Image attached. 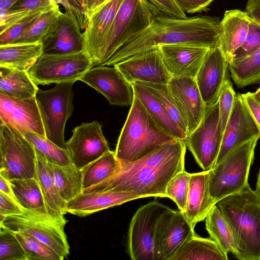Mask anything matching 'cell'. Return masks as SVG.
<instances>
[{"label":"cell","instance_id":"cell-48","mask_svg":"<svg viewBox=\"0 0 260 260\" xmlns=\"http://www.w3.org/2000/svg\"><path fill=\"white\" fill-rule=\"evenodd\" d=\"M32 11L0 9V34Z\"/></svg>","mask_w":260,"mask_h":260},{"label":"cell","instance_id":"cell-15","mask_svg":"<svg viewBox=\"0 0 260 260\" xmlns=\"http://www.w3.org/2000/svg\"><path fill=\"white\" fill-rule=\"evenodd\" d=\"M260 138V127L244 102L241 94H236L234 106L223 131L220 149L213 166L245 143Z\"/></svg>","mask_w":260,"mask_h":260},{"label":"cell","instance_id":"cell-37","mask_svg":"<svg viewBox=\"0 0 260 260\" xmlns=\"http://www.w3.org/2000/svg\"><path fill=\"white\" fill-rule=\"evenodd\" d=\"M58 4L43 13L31 26L11 44L42 42L56 26L61 13Z\"/></svg>","mask_w":260,"mask_h":260},{"label":"cell","instance_id":"cell-51","mask_svg":"<svg viewBox=\"0 0 260 260\" xmlns=\"http://www.w3.org/2000/svg\"><path fill=\"white\" fill-rule=\"evenodd\" d=\"M214 0H176L181 9L189 14L199 13L207 10Z\"/></svg>","mask_w":260,"mask_h":260},{"label":"cell","instance_id":"cell-57","mask_svg":"<svg viewBox=\"0 0 260 260\" xmlns=\"http://www.w3.org/2000/svg\"><path fill=\"white\" fill-rule=\"evenodd\" d=\"M92 1L93 0H85V6L86 13V16H87L88 21H89L88 12H89V10L90 6L91 5Z\"/></svg>","mask_w":260,"mask_h":260},{"label":"cell","instance_id":"cell-4","mask_svg":"<svg viewBox=\"0 0 260 260\" xmlns=\"http://www.w3.org/2000/svg\"><path fill=\"white\" fill-rule=\"evenodd\" d=\"M176 140L156 122L135 94L114 152L120 163L133 162Z\"/></svg>","mask_w":260,"mask_h":260},{"label":"cell","instance_id":"cell-24","mask_svg":"<svg viewBox=\"0 0 260 260\" xmlns=\"http://www.w3.org/2000/svg\"><path fill=\"white\" fill-rule=\"evenodd\" d=\"M250 18L246 12L235 9L225 12L220 22L218 44L229 63L246 37Z\"/></svg>","mask_w":260,"mask_h":260},{"label":"cell","instance_id":"cell-1","mask_svg":"<svg viewBox=\"0 0 260 260\" xmlns=\"http://www.w3.org/2000/svg\"><path fill=\"white\" fill-rule=\"evenodd\" d=\"M186 148L184 142L179 139L164 144L137 160L120 163V168L112 177L82 193L119 191L143 198H167L169 182L185 170Z\"/></svg>","mask_w":260,"mask_h":260},{"label":"cell","instance_id":"cell-55","mask_svg":"<svg viewBox=\"0 0 260 260\" xmlns=\"http://www.w3.org/2000/svg\"><path fill=\"white\" fill-rule=\"evenodd\" d=\"M110 0H93L88 12L89 21L91 16Z\"/></svg>","mask_w":260,"mask_h":260},{"label":"cell","instance_id":"cell-6","mask_svg":"<svg viewBox=\"0 0 260 260\" xmlns=\"http://www.w3.org/2000/svg\"><path fill=\"white\" fill-rule=\"evenodd\" d=\"M67 222L64 216L24 209L22 214L5 217L0 224L13 232H24L34 236L52 248L63 259L70 254L64 232Z\"/></svg>","mask_w":260,"mask_h":260},{"label":"cell","instance_id":"cell-44","mask_svg":"<svg viewBox=\"0 0 260 260\" xmlns=\"http://www.w3.org/2000/svg\"><path fill=\"white\" fill-rule=\"evenodd\" d=\"M236 93L228 76L222 85L219 99V126L223 132L233 109Z\"/></svg>","mask_w":260,"mask_h":260},{"label":"cell","instance_id":"cell-56","mask_svg":"<svg viewBox=\"0 0 260 260\" xmlns=\"http://www.w3.org/2000/svg\"><path fill=\"white\" fill-rule=\"evenodd\" d=\"M18 0H0V9H10Z\"/></svg>","mask_w":260,"mask_h":260},{"label":"cell","instance_id":"cell-33","mask_svg":"<svg viewBox=\"0 0 260 260\" xmlns=\"http://www.w3.org/2000/svg\"><path fill=\"white\" fill-rule=\"evenodd\" d=\"M205 220L206 230L220 247L228 253H232L236 257L239 254V247L234 232L216 204L211 209Z\"/></svg>","mask_w":260,"mask_h":260},{"label":"cell","instance_id":"cell-31","mask_svg":"<svg viewBox=\"0 0 260 260\" xmlns=\"http://www.w3.org/2000/svg\"><path fill=\"white\" fill-rule=\"evenodd\" d=\"M45 159L47 170L60 196L64 201L68 202L82 193L81 170L73 164L61 166Z\"/></svg>","mask_w":260,"mask_h":260},{"label":"cell","instance_id":"cell-52","mask_svg":"<svg viewBox=\"0 0 260 260\" xmlns=\"http://www.w3.org/2000/svg\"><path fill=\"white\" fill-rule=\"evenodd\" d=\"M242 98L255 122L260 127V102L254 93L241 94Z\"/></svg>","mask_w":260,"mask_h":260},{"label":"cell","instance_id":"cell-42","mask_svg":"<svg viewBox=\"0 0 260 260\" xmlns=\"http://www.w3.org/2000/svg\"><path fill=\"white\" fill-rule=\"evenodd\" d=\"M0 259L26 260L15 233L0 224Z\"/></svg>","mask_w":260,"mask_h":260},{"label":"cell","instance_id":"cell-54","mask_svg":"<svg viewBox=\"0 0 260 260\" xmlns=\"http://www.w3.org/2000/svg\"><path fill=\"white\" fill-rule=\"evenodd\" d=\"M0 192L15 200L12 189L9 182L4 177L0 175Z\"/></svg>","mask_w":260,"mask_h":260},{"label":"cell","instance_id":"cell-35","mask_svg":"<svg viewBox=\"0 0 260 260\" xmlns=\"http://www.w3.org/2000/svg\"><path fill=\"white\" fill-rule=\"evenodd\" d=\"M120 162L114 151H109L84 167L82 173V190L97 185L115 174Z\"/></svg>","mask_w":260,"mask_h":260},{"label":"cell","instance_id":"cell-3","mask_svg":"<svg viewBox=\"0 0 260 260\" xmlns=\"http://www.w3.org/2000/svg\"><path fill=\"white\" fill-rule=\"evenodd\" d=\"M216 205L235 235L239 247L236 258L260 260V192L248 183Z\"/></svg>","mask_w":260,"mask_h":260},{"label":"cell","instance_id":"cell-43","mask_svg":"<svg viewBox=\"0 0 260 260\" xmlns=\"http://www.w3.org/2000/svg\"><path fill=\"white\" fill-rule=\"evenodd\" d=\"M51 8L41 9L31 12L23 18L1 34L0 45L12 43L22 35L43 13Z\"/></svg>","mask_w":260,"mask_h":260},{"label":"cell","instance_id":"cell-8","mask_svg":"<svg viewBox=\"0 0 260 260\" xmlns=\"http://www.w3.org/2000/svg\"><path fill=\"white\" fill-rule=\"evenodd\" d=\"M0 175L8 180L34 178L37 154L31 143L15 127L1 122Z\"/></svg>","mask_w":260,"mask_h":260},{"label":"cell","instance_id":"cell-60","mask_svg":"<svg viewBox=\"0 0 260 260\" xmlns=\"http://www.w3.org/2000/svg\"><path fill=\"white\" fill-rule=\"evenodd\" d=\"M254 94L255 96L256 97V98L260 102V87L255 92H254Z\"/></svg>","mask_w":260,"mask_h":260},{"label":"cell","instance_id":"cell-5","mask_svg":"<svg viewBox=\"0 0 260 260\" xmlns=\"http://www.w3.org/2000/svg\"><path fill=\"white\" fill-rule=\"evenodd\" d=\"M259 137L239 146L209 169L208 189L213 205L248 184V177Z\"/></svg>","mask_w":260,"mask_h":260},{"label":"cell","instance_id":"cell-58","mask_svg":"<svg viewBox=\"0 0 260 260\" xmlns=\"http://www.w3.org/2000/svg\"><path fill=\"white\" fill-rule=\"evenodd\" d=\"M255 189L260 192V169L257 175Z\"/></svg>","mask_w":260,"mask_h":260},{"label":"cell","instance_id":"cell-28","mask_svg":"<svg viewBox=\"0 0 260 260\" xmlns=\"http://www.w3.org/2000/svg\"><path fill=\"white\" fill-rule=\"evenodd\" d=\"M39 88L28 72L0 66V93L20 100L36 96Z\"/></svg>","mask_w":260,"mask_h":260},{"label":"cell","instance_id":"cell-25","mask_svg":"<svg viewBox=\"0 0 260 260\" xmlns=\"http://www.w3.org/2000/svg\"><path fill=\"white\" fill-rule=\"evenodd\" d=\"M143 198L126 192L103 191L80 193L67 203V213L83 217L102 210Z\"/></svg>","mask_w":260,"mask_h":260},{"label":"cell","instance_id":"cell-17","mask_svg":"<svg viewBox=\"0 0 260 260\" xmlns=\"http://www.w3.org/2000/svg\"><path fill=\"white\" fill-rule=\"evenodd\" d=\"M114 66L131 83L139 81L168 84L172 76L164 64L158 47Z\"/></svg>","mask_w":260,"mask_h":260},{"label":"cell","instance_id":"cell-50","mask_svg":"<svg viewBox=\"0 0 260 260\" xmlns=\"http://www.w3.org/2000/svg\"><path fill=\"white\" fill-rule=\"evenodd\" d=\"M56 4L54 0H18L10 9L32 11L51 8Z\"/></svg>","mask_w":260,"mask_h":260},{"label":"cell","instance_id":"cell-14","mask_svg":"<svg viewBox=\"0 0 260 260\" xmlns=\"http://www.w3.org/2000/svg\"><path fill=\"white\" fill-rule=\"evenodd\" d=\"M195 234L194 228L181 211L171 208L159 218L155 233V247L158 260H171L189 238Z\"/></svg>","mask_w":260,"mask_h":260},{"label":"cell","instance_id":"cell-45","mask_svg":"<svg viewBox=\"0 0 260 260\" xmlns=\"http://www.w3.org/2000/svg\"><path fill=\"white\" fill-rule=\"evenodd\" d=\"M259 47L260 25L250 18L245 40L242 46L234 53L233 59L246 57Z\"/></svg>","mask_w":260,"mask_h":260},{"label":"cell","instance_id":"cell-22","mask_svg":"<svg viewBox=\"0 0 260 260\" xmlns=\"http://www.w3.org/2000/svg\"><path fill=\"white\" fill-rule=\"evenodd\" d=\"M0 119L2 123L46 137L36 96L20 100L0 93Z\"/></svg>","mask_w":260,"mask_h":260},{"label":"cell","instance_id":"cell-16","mask_svg":"<svg viewBox=\"0 0 260 260\" xmlns=\"http://www.w3.org/2000/svg\"><path fill=\"white\" fill-rule=\"evenodd\" d=\"M91 68L80 79L104 95L112 105L131 106L135 93L133 86L114 66Z\"/></svg>","mask_w":260,"mask_h":260},{"label":"cell","instance_id":"cell-46","mask_svg":"<svg viewBox=\"0 0 260 260\" xmlns=\"http://www.w3.org/2000/svg\"><path fill=\"white\" fill-rule=\"evenodd\" d=\"M156 16L163 15L176 19L187 18L176 0H145Z\"/></svg>","mask_w":260,"mask_h":260},{"label":"cell","instance_id":"cell-39","mask_svg":"<svg viewBox=\"0 0 260 260\" xmlns=\"http://www.w3.org/2000/svg\"><path fill=\"white\" fill-rule=\"evenodd\" d=\"M137 82L147 88L157 98L171 118L180 129L188 135L186 123L180 112L168 84Z\"/></svg>","mask_w":260,"mask_h":260},{"label":"cell","instance_id":"cell-23","mask_svg":"<svg viewBox=\"0 0 260 260\" xmlns=\"http://www.w3.org/2000/svg\"><path fill=\"white\" fill-rule=\"evenodd\" d=\"M81 30L73 17L61 12L56 26L42 42L43 54H67L85 52Z\"/></svg>","mask_w":260,"mask_h":260},{"label":"cell","instance_id":"cell-12","mask_svg":"<svg viewBox=\"0 0 260 260\" xmlns=\"http://www.w3.org/2000/svg\"><path fill=\"white\" fill-rule=\"evenodd\" d=\"M219 118L218 102L206 107L200 124L183 141L204 171L213 167L219 152L223 132L219 126Z\"/></svg>","mask_w":260,"mask_h":260},{"label":"cell","instance_id":"cell-18","mask_svg":"<svg viewBox=\"0 0 260 260\" xmlns=\"http://www.w3.org/2000/svg\"><path fill=\"white\" fill-rule=\"evenodd\" d=\"M124 0H110L91 17L82 33L85 52L93 67L101 66L105 45L116 14Z\"/></svg>","mask_w":260,"mask_h":260},{"label":"cell","instance_id":"cell-19","mask_svg":"<svg viewBox=\"0 0 260 260\" xmlns=\"http://www.w3.org/2000/svg\"><path fill=\"white\" fill-rule=\"evenodd\" d=\"M228 66L217 43L209 49L195 78L206 107L218 102L222 85L228 76Z\"/></svg>","mask_w":260,"mask_h":260},{"label":"cell","instance_id":"cell-47","mask_svg":"<svg viewBox=\"0 0 260 260\" xmlns=\"http://www.w3.org/2000/svg\"><path fill=\"white\" fill-rule=\"evenodd\" d=\"M65 13L73 17L81 30L86 28L88 23L86 16L85 0H66Z\"/></svg>","mask_w":260,"mask_h":260},{"label":"cell","instance_id":"cell-53","mask_svg":"<svg viewBox=\"0 0 260 260\" xmlns=\"http://www.w3.org/2000/svg\"><path fill=\"white\" fill-rule=\"evenodd\" d=\"M245 12L251 19L260 25V0H248Z\"/></svg>","mask_w":260,"mask_h":260},{"label":"cell","instance_id":"cell-11","mask_svg":"<svg viewBox=\"0 0 260 260\" xmlns=\"http://www.w3.org/2000/svg\"><path fill=\"white\" fill-rule=\"evenodd\" d=\"M155 16L145 0H124L109 32L102 65L137 32L148 26Z\"/></svg>","mask_w":260,"mask_h":260},{"label":"cell","instance_id":"cell-26","mask_svg":"<svg viewBox=\"0 0 260 260\" xmlns=\"http://www.w3.org/2000/svg\"><path fill=\"white\" fill-rule=\"evenodd\" d=\"M209 170L190 175L186 207L183 213L193 228L205 220L214 206L209 193Z\"/></svg>","mask_w":260,"mask_h":260},{"label":"cell","instance_id":"cell-7","mask_svg":"<svg viewBox=\"0 0 260 260\" xmlns=\"http://www.w3.org/2000/svg\"><path fill=\"white\" fill-rule=\"evenodd\" d=\"M74 83H58L50 89L39 90L36 95L46 138L66 150L64 129L74 110L72 88Z\"/></svg>","mask_w":260,"mask_h":260},{"label":"cell","instance_id":"cell-9","mask_svg":"<svg viewBox=\"0 0 260 260\" xmlns=\"http://www.w3.org/2000/svg\"><path fill=\"white\" fill-rule=\"evenodd\" d=\"M93 67L85 52L67 54H43L28 71L37 85L80 80Z\"/></svg>","mask_w":260,"mask_h":260},{"label":"cell","instance_id":"cell-10","mask_svg":"<svg viewBox=\"0 0 260 260\" xmlns=\"http://www.w3.org/2000/svg\"><path fill=\"white\" fill-rule=\"evenodd\" d=\"M170 208L154 201L139 208L132 217L128 230L127 250L133 260H158L155 247L158 220Z\"/></svg>","mask_w":260,"mask_h":260},{"label":"cell","instance_id":"cell-41","mask_svg":"<svg viewBox=\"0 0 260 260\" xmlns=\"http://www.w3.org/2000/svg\"><path fill=\"white\" fill-rule=\"evenodd\" d=\"M191 173L183 170L169 182L166 188L167 198L173 200L180 211H185Z\"/></svg>","mask_w":260,"mask_h":260},{"label":"cell","instance_id":"cell-49","mask_svg":"<svg viewBox=\"0 0 260 260\" xmlns=\"http://www.w3.org/2000/svg\"><path fill=\"white\" fill-rule=\"evenodd\" d=\"M24 209L12 198L0 192V217L22 214Z\"/></svg>","mask_w":260,"mask_h":260},{"label":"cell","instance_id":"cell-40","mask_svg":"<svg viewBox=\"0 0 260 260\" xmlns=\"http://www.w3.org/2000/svg\"><path fill=\"white\" fill-rule=\"evenodd\" d=\"M24 250L26 260H63L48 245L24 232H14Z\"/></svg>","mask_w":260,"mask_h":260},{"label":"cell","instance_id":"cell-34","mask_svg":"<svg viewBox=\"0 0 260 260\" xmlns=\"http://www.w3.org/2000/svg\"><path fill=\"white\" fill-rule=\"evenodd\" d=\"M15 199L23 208L48 213L40 184L36 178L9 180Z\"/></svg>","mask_w":260,"mask_h":260},{"label":"cell","instance_id":"cell-32","mask_svg":"<svg viewBox=\"0 0 260 260\" xmlns=\"http://www.w3.org/2000/svg\"><path fill=\"white\" fill-rule=\"evenodd\" d=\"M37 163L36 178L38 181L44 197L47 212L57 216L67 213V203L60 196L49 173L45 157L36 150Z\"/></svg>","mask_w":260,"mask_h":260},{"label":"cell","instance_id":"cell-20","mask_svg":"<svg viewBox=\"0 0 260 260\" xmlns=\"http://www.w3.org/2000/svg\"><path fill=\"white\" fill-rule=\"evenodd\" d=\"M168 85L186 123L188 135L200 124L206 110L196 79L172 76Z\"/></svg>","mask_w":260,"mask_h":260},{"label":"cell","instance_id":"cell-38","mask_svg":"<svg viewBox=\"0 0 260 260\" xmlns=\"http://www.w3.org/2000/svg\"><path fill=\"white\" fill-rule=\"evenodd\" d=\"M17 129L31 143L35 149L43 155L48 161L61 166L72 164L66 149L59 147L45 137L24 128Z\"/></svg>","mask_w":260,"mask_h":260},{"label":"cell","instance_id":"cell-27","mask_svg":"<svg viewBox=\"0 0 260 260\" xmlns=\"http://www.w3.org/2000/svg\"><path fill=\"white\" fill-rule=\"evenodd\" d=\"M43 53L41 42L0 45V66L28 72Z\"/></svg>","mask_w":260,"mask_h":260},{"label":"cell","instance_id":"cell-36","mask_svg":"<svg viewBox=\"0 0 260 260\" xmlns=\"http://www.w3.org/2000/svg\"><path fill=\"white\" fill-rule=\"evenodd\" d=\"M228 69L239 88L260 83V47L246 57L233 59Z\"/></svg>","mask_w":260,"mask_h":260},{"label":"cell","instance_id":"cell-29","mask_svg":"<svg viewBox=\"0 0 260 260\" xmlns=\"http://www.w3.org/2000/svg\"><path fill=\"white\" fill-rule=\"evenodd\" d=\"M135 94L156 122L177 139L184 141L187 135L184 133L153 93L138 82L131 83Z\"/></svg>","mask_w":260,"mask_h":260},{"label":"cell","instance_id":"cell-21","mask_svg":"<svg viewBox=\"0 0 260 260\" xmlns=\"http://www.w3.org/2000/svg\"><path fill=\"white\" fill-rule=\"evenodd\" d=\"M163 62L173 76L195 78L210 48L186 43L158 46Z\"/></svg>","mask_w":260,"mask_h":260},{"label":"cell","instance_id":"cell-2","mask_svg":"<svg viewBox=\"0 0 260 260\" xmlns=\"http://www.w3.org/2000/svg\"><path fill=\"white\" fill-rule=\"evenodd\" d=\"M220 22L209 16L176 19L156 16L103 65L111 66L159 45L186 43L212 48L218 43Z\"/></svg>","mask_w":260,"mask_h":260},{"label":"cell","instance_id":"cell-13","mask_svg":"<svg viewBox=\"0 0 260 260\" xmlns=\"http://www.w3.org/2000/svg\"><path fill=\"white\" fill-rule=\"evenodd\" d=\"M66 148L72 163L80 170L110 151L98 121L75 127L66 142Z\"/></svg>","mask_w":260,"mask_h":260},{"label":"cell","instance_id":"cell-30","mask_svg":"<svg viewBox=\"0 0 260 260\" xmlns=\"http://www.w3.org/2000/svg\"><path fill=\"white\" fill-rule=\"evenodd\" d=\"M225 253L213 239L196 234L186 240L171 260H227Z\"/></svg>","mask_w":260,"mask_h":260},{"label":"cell","instance_id":"cell-59","mask_svg":"<svg viewBox=\"0 0 260 260\" xmlns=\"http://www.w3.org/2000/svg\"><path fill=\"white\" fill-rule=\"evenodd\" d=\"M54 1L57 4H61L62 5V6L63 7V8L66 6V0H54Z\"/></svg>","mask_w":260,"mask_h":260}]
</instances>
